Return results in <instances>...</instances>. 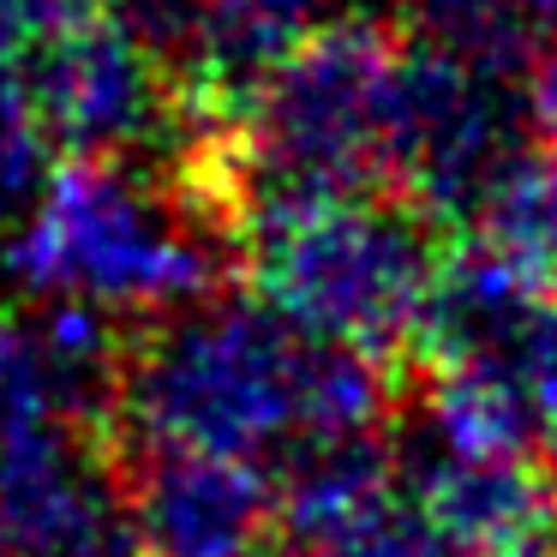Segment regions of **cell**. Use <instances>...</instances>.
<instances>
[{"instance_id": "1", "label": "cell", "mask_w": 557, "mask_h": 557, "mask_svg": "<svg viewBox=\"0 0 557 557\" xmlns=\"http://www.w3.org/2000/svg\"><path fill=\"white\" fill-rule=\"evenodd\" d=\"M389 413L384 360L294 330L264 294L210 288L121 354V444L270 461L306 432H372Z\"/></svg>"}, {"instance_id": "2", "label": "cell", "mask_w": 557, "mask_h": 557, "mask_svg": "<svg viewBox=\"0 0 557 557\" xmlns=\"http://www.w3.org/2000/svg\"><path fill=\"white\" fill-rule=\"evenodd\" d=\"M234 258L222 198H198L150 157H66L13 222L0 264L37 300L157 318L222 288Z\"/></svg>"}, {"instance_id": "3", "label": "cell", "mask_w": 557, "mask_h": 557, "mask_svg": "<svg viewBox=\"0 0 557 557\" xmlns=\"http://www.w3.org/2000/svg\"><path fill=\"white\" fill-rule=\"evenodd\" d=\"M396 54L401 42L372 18H318L228 102L222 205L234 240L288 210L389 186Z\"/></svg>"}, {"instance_id": "4", "label": "cell", "mask_w": 557, "mask_h": 557, "mask_svg": "<svg viewBox=\"0 0 557 557\" xmlns=\"http://www.w3.org/2000/svg\"><path fill=\"white\" fill-rule=\"evenodd\" d=\"M408 354L432 372L425 420L456 444L528 456L557 425V288L497 246L437 258Z\"/></svg>"}, {"instance_id": "5", "label": "cell", "mask_w": 557, "mask_h": 557, "mask_svg": "<svg viewBox=\"0 0 557 557\" xmlns=\"http://www.w3.org/2000/svg\"><path fill=\"white\" fill-rule=\"evenodd\" d=\"M240 258L294 330L396 360L413 342L444 234L401 193L372 186L246 228Z\"/></svg>"}, {"instance_id": "6", "label": "cell", "mask_w": 557, "mask_h": 557, "mask_svg": "<svg viewBox=\"0 0 557 557\" xmlns=\"http://www.w3.org/2000/svg\"><path fill=\"white\" fill-rule=\"evenodd\" d=\"M533 150L540 138L516 73L473 66L432 42H401L384 181L437 234H468Z\"/></svg>"}, {"instance_id": "7", "label": "cell", "mask_w": 557, "mask_h": 557, "mask_svg": "<svg viewBox=\"0 0 557 557\" xmlns=\"http://www.w3.org/2000/svg\"><path fill=\"white\" fill-rule=\"evenodd\" d=\"M30 97L49 145L66 157L157 162L174 133L186 138V90L109 7L30 49Z\"/></svg>"}, {"instance_id": "8", "label": "cell", "mask_w": 557, "mask_h": 557, "mask_svg": "<svg viewBox=\"0 0 557 557\" xmlns=\"http://www.w3.org/2000/svg\"><path fill=\"white\" fill-rule=\"evenodd\" d=\"M133 557H264L276 533V485L264 461L174 444H126Z\"/></svg>"}, {"instance_id": "9", "label": "cell", "mask_w": 557, "mask_h": 557, "mask_svg": "<svg viewBox=\"0 0 557 557\" xmlns=\"http://www.w3.org/2000/svg\"><path fill=\"white\" fill-rule=\"evenodd\" d=\"M0 557H133L121 468L97 432L42 425L0 444Z\"/></svg>"}, {"instance_id": "10", "label": "cell", "mask_w": 557, "mask_h": 557, "mask_svg": "<svg viewBox=\"0 0 557 557\" xmlns=\"http://www.w3.org/2000/svg\"><path fill=\"white\" fill-rule=\"evenodd\" d=\"M389 468L437 540L468 545V552H552L557 545V504L540 468H528V456L456 444L420 413L389 444Z\"/></svg>"}, {"instance_id": "11", "label": "cell", "mask_w": 557, "mask_h": 557, "mask_svg": "<svg viewBox=\"0 0 557 557\" xmlns=\"http://www.w3.org/2000/svg\"><path fill=\"white\" fill-rule=\"evenodd\" d=\"M109 13L169 66L193 97L228 109L300 30L330 13V0H109Z\"/></svg>"}, {"instance_id": "12", "label": "cell", "mask_w": 557, "mask_h": 557, "mask_svg": "<svg viewBox=\"0 0 557 557\" xmlns=\"http://www.w3.org/2000/svg\"><path fill=\"white\" fill-rule=\"evenodd\" d=\"M413 42H432L473 66L521 73L557 25V0H401Z\"/></svg>"}, {"instance_id": "13", "label": "cell", "mask_w": 557, "mask_h": 557, "mask_svg": "<svg viewBox=\"0 0 557 557\" xmlns=\"http://www.w3.org/2000/svg\"><path fill=\"white\" fill-rule=\"evenodd\" d=\"M102 7H109V0H0V42L30 54V49H42V42H54L61 30L97 18Z\"/></svg>"}, {"instance_id": "14", "label": "cell", "mask_w": 557, "mask_h": 557, "mask_svg": "<svg viewBox=\"0 0 557 557\" xmlns=\"http://www.w3.org/2000/svg\"><path fill=\"white\" fill-rule=\"evenodd\" d=\"M528 73V85H521V97H528V121H533V138H540L545 157H557V25L552 37L533 49V61L521 66Z\"/></svg>"}, {"instance_id": "15", "label": "cell", "mask_w": 557, "mask_h": 557, "mask_svg": "<svg viewBox=\"0 0 557 557\" xmlns=\"http://www.w3.org/2000/svg\"><path fill=\"white\" fill-rule=\"evenodd\" d=\"M264 557H366V552L360 545H342V540H288V533H282Z\"/></svg>"}, {"instance_id": "16", "label": "cell", "mask_w": 557, "mask_h": 557, "mask_svg": "<svg viewBox=\"0 0 557 557\" xmlns=\"http://www.w3.org/2000/svg\"><path fill=\"white\" fill-rule=\"evenodd\" d=\"M540 480H545V492H552V504H557V425L545 432V444H540Z\"/></svg>"}, {"instance_id": "17", "label": "cell", "mask_w": 557, "mask_h": 557, "mask_svg": "<svg viewBox=\"0 0 557 557\" xmlns=\"http://www.w3.org/2000/svg\"><path fill=\"white\" fill-rule=\"evenodd\" d=\"M552 288H557V264H552Z\"/></svg>"}]
</instances>
